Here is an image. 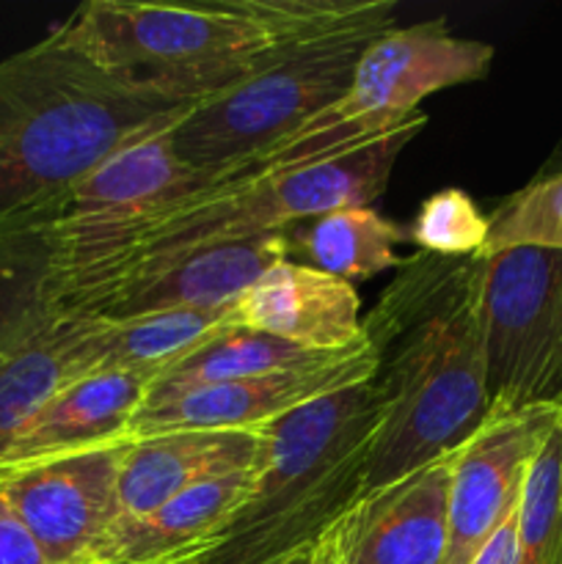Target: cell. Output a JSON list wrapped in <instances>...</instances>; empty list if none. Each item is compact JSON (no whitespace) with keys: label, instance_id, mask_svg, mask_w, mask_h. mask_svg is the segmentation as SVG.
Returning a JSON list of instances; mask_svg holds the SVG:
<instances>
[{"label":"cell","instance_id":"7402d4cb","mask_svg":"<svg viewBox=\"0 0 562 564\" xmlns=\"http://www.w3.org/2000/svg\"><path fill=\"white\" fill-rule=\"evenodd\" d=\"M406 240V231L372 207L331 209L287 231L290 257H301V264L353 286L386 270H400L406 259L397 246Z\"/></svg>","mask_w":562,"mask_h":564},{"label":"cell","instance_id":"277c9868","mask_svg":"<svg viewBox=\"0 0 562 564\" xmlns=\"http://www.w3.org/2000/svg\"><path fill=\"white\" fill-rule=\"evenodd\" d=\"M187 108L108 75L50 31L0 61V215L61 196Z\"/></svg>","mask_w":562,"mask_h":564},{"label":"cell","instance_id":"603a6c76","mask_svg":"<svg viewBox=\"0 0 562 564\" xmlns=\"http://www.w3.org/2000/svg\"><path fill=\"white\" fill-rule=\"evenodd\" d=\"M331 356H339V352H309L290 341L275 339V336L259 334V330L226 328L204 341L191 356L165 369L163 375H158L149 383L147 400L182 394V391L202 389V386L229 383V380L257 378V375L287 372V369L325 361Z\"/></svg>","mask_w":562,"mask_h":564},{"label":"cell","instance_id":"ba28073f","mask_svg":"<svg viewBox=\"0 0 562 564\" xmlns=\"http://www.w3.org/2000/svg\"><path fill=\"white\" fill-rule=\"evenodd\" d=\"M474 317L488 413L562 405V251L510 248L477 259Z\"/></svg>","mask_w":562,"mask_h":564},{"label":"cell","instance_id":"8992f818","mask_svg":"<svg viewBox=\"0 0 562 564\" xmlns=\"http://www.w3.org/2000/svg\"><path fill=\"white\" fill-rule=\"evenodd\" d=\"M395 0H380L364 20L306 39L226 91L191 105L169 130L174 152L213 185L240 176L259 154L345 97L367 44L395 28Z\"/></svg>","mask_w":562,"mask_h":564},{"label":"cell","instance_id":"5bb4252c","mask_svg":"<svg viewBox=\"0 0 562 564\" xmlns=\"http://www.w3.org/2000/svg\"><path fill=\"white\" fill-rule=\"evenodd\" d=\"M290 259L287 231L246 242L204 248L185 259L108 286L86 301L58 312L86 314L97 319H127L182 308H220L235 303L270 268Z\"/></svg>","mask_w":562,"mask_h":564},{"label":"cell","instance_id":"e0dca14e","mask_svg":"<svg viewBox=\"0 0 562 564\" xmlns=\"http://www.w3.org/2000/svg\"><path fill=\"white\" fill-rule=\"evenodd\" d=\"M152 378L136 372H97L66 386L36 413L0 457V468L53 460L91 446L130 438V422L147 400Z\"/></svg>","mask_w":562,"mask_h":564},{"label":"cell","instance_id":"2e32d148","mask_svg":"<svg viewBox=\"0 0 562 564\" xmlns=\"http://www.w3.org/2000/svg\"><path fill=\"white\" fill-rule=\"evenodd\" d=\"M259 430H180L130 438L119 468V518L158 510L174 496L257 466Z\"/></svg>","mask_w":562,"mask_h":564},{"label":"cell","instance_id":"44dd1931","mask_svg":"<svg viewBox=\"0 0 562 564\" xmlns=\"http://www.w3.org/2000/svg\"><path fill=\"white\" fill-rule=\"evenodd\" d=\"M226 328H237L235 303L220 308H182L127 319H97L91 339V375L136 372L154 380Z\"/></svg>","mask_w":562,"mask_h":564},{"label":"cell","instance_id":"52a82bcc","mask_svg":"<svg viewBox=\"0 0 562 564\" xmlns=\"http://www.w3.org/2000/svg\"><path fill=\"white\" fill-rule=\"evenodd\" d=\"M494 55L490 44L455 36L444 17L389 28L367 44L345 97L259 154L240 176L303 169L369 147L417 119L430 94L488 77Z\"/></svg>","mask_w":562,"mask_h":564},{"label":"cell","instance_id":"30bf717a","mask_svg":"<svg viewBox=\"0 0 562 564\" xmlns=\"http://www.w3.org/2000/svg\"><path fill=\"white\" fill-rule=\"evenodd\" d=\"M127 441L53 460L0 468V496L50 564H94L119 521V468Z\"/></svg>","mask_w":562,"mask_h":564},{"label":"cell","instance_id":"7a4b0ae2","mask_svg":"<svg viewBox=\"0 0 562 564\" xmlns=\"http://www.w3.org/2000/svg\"><path fill=\"white\" fill-rule=\"evenodd\" d=\"M380 0H88L53 28L94 66L174 102H202L284 50L353 25Z\"/></svg>","mask_w":562,"mask_h":564},{"label":"cell","instance_id":"6da1fadb","mask_svg":"<svg viewBox=\"0 0 562 564\" xmlns=\"http://www.w3.org/2000/svg\"><path fill=\"white\" fill-rule=\"evenodd\" d=\"M474 284L477 259L419 251L364 319L380 413L361 496L455 455L488 419Z\"/></svg>","mask_w":562,"mask_h":564},{"label":"cell","instance_id":"cb8c5ba5","mask_svg":"<svg viewBox=\"0 0 562 564\" xmlns=\"http://www.w3.org/2000/svg\"><path fill=\"white\" fill-rule=\"evenodd\" d=\"M518 564H562V441L560 424L529 466L516 510Z\"/></svg>","mask_w":562,"mask_h":564},{"label":"cell","instance_id":"83f0119b","mask_svg":"<svg viewBox=\"0 0 562 564\" xmlns=\"http://www.w3.org/2000/svg\"><path fill=\"white\" fill-rule=\"evenodd\" d=\"M468 564H518V543H516V512L496 529L494 538L479 549Z\"/></svg>","mask_w":562,"mask_h":564},{"label":"cell","instance_id":"7c38bea8","mask_svg":"<svg viewBox=\"0 0 562 564\" xmlns=\"http://www.w3.org/2000/svg\"><path fill=\"white\" fill-rule=\"evenodd\" d=\"M560 424V408L488 413L452 455L444 564H468L518 510L529 466Z\"/></svg>","mask_w":562,"mask_h":564},{"label":"cell","instance_id":"f1b7e54d","mask_svg":"<svg viewBox=\"0 0 562 564\" xmlns=\"http://www.w3.org/2000/svg\"><path fill=\"white\" fill-rule=\"evenodd\" d=\"M279 564H320V560H317V556H314V551L309 549V551H301V554L290 556V560L279 562Z\"/></svg>","mask_w":562,"mask_h":564},{"label":"cell","instance_id":"d6986e66","mask_svg":"<svg viewBox=\"0 0 562 564\" xmlns=\"http://www.w3.org/2000/svg\"><path fill=\"white\" fill-rule=\"evenodd\" d=\"M94 330L97 317L55 308L0 356V457L50 400L91 375Z\"/></svg>","mask_w":562,"mask_h":564},{"label":"cell","instance_id":"8fae6325","mask_svg":"<svg viewBox=\"0 0 562 564\" xmlns=\"http://www.w3.org/2000/svg\"><path fill=\"white\" fill-rule=\"evenodd\" d=\"M378 350L367 336H361V341L350 350L309 367L202 386L160 400H143L130 422V438L180 433V430H262L264 424L320 397L367 383L378 375Z\"/></svg>","mask_w":562,"mask_h":564},{"label":"cell","instance_id":"484cf974","mask_svg":"<svg viewBox=\"0 0 562 564\" xmlns=\"http://www.w3.org/2000/svg\"><path fill=\"white\" fill-rule=\"evenodd\" d=\"M408 240L424 253L446 259H477L488 240V215L461 187H444L424 198Z\"/></svg>","mask_w":562,"mask_h":564},{"label":"cell","instance_id":"4316f807","mask_svg":"<svg viewBox=\"0 0 562 564\" xmlns=\"http://www.w3.org/2000/svg\"><path fill=\"white\" fill-rule=\"evenodd\" d=\"M0 564H50L3 496H0Z\"/></svg>","mask_w":562,"mask_h":564},{"label":"cell","instance_id":"4dcf8cb0","mask_svg":"<svg viewBox=\"0 0 562 564\" xmlns=\"http://www.w3.org/2000/svg\"><path fill=\"white\" fill-rule=\"evenodd\" d=\"M560 441H562V405H560Z\"/></svg>","mask_w":562,"mask_h":564},{"label":"cell","instance_id":"ffe728a7","mask_svg":"<svg viewBox=\"0 0 562 564\" xmlns=\"http://www.w3.org/2000/svg\"><path fill=\"white\" fill-rule=\"evenodd\" d=\"M58 196L0 215V356L55 312Z\"/></svg>","mask_w":562,"mask_h":564},{"label":"cell","instance_id":"f546056e","mask_svg":"<svg viewBox=\"0 0 562 564\" xmlns=\"http://www.w3.org/2000/svg\"><path fill=\"white\" fill-rule=\"evenodd\" d=\"M165 564H196V560H180V562H165Z\"/></svg>","mask_w":562,"mask_h":564},{"label":"cell","instance_id":"ac0fdd59","mask_svg":"<svg viewBox=\"0 0 562 564\" xmlns=\"http://www.w3.org/2000/svg\"><path fill=\"white\" fill-rule=\"evenodd\" d=\"M251 471L209 479L174 496L158 510L119 518L99 543L94 564H165L198 560L226 527L251 485Z\"/></svg>","mask_w":562,"mask_h":564},{"label":"cell","instance_id":"d4e9b609","mask_svg":"<svg viewBox=\"0 0 562 564\" xmlns=\"http://www.w3.org/2000/svg\"><path fill=\"white\" fill-rule=\"evenodd\" d=\"M510 248L562 251V171L529 182L488 215V240L477 259Z\"/></svg>","mask_w":562,"mask_h":564},{"label":"cell","instance_id":"9a60e30c","mask_svg":"<svg viewBox=\"0 0 562 564\" xmlns=\"http://www.w3.org/2000/svg\"><path fill=\"white\" fill-rule=\"evenodd\" d=\"M235 325L309 352H342L364 336L361 297L347 281L287 259L237 297Z\"/></svg>","mask_w":562,"mask_h":564},{"label":"cell","instance_id":"3957f363","mask_svg":"<svg viewBox=\"0 0 562 564\" xmlns=\"http://www.w3.org/2000/svg\"><path fill=\"white\" fill-rule=\"evenodd\" d=\"M428 124L419 113L391 135L342 158L292 171L237 176L176 198L116 237L91 262L55 281V308H69L108 286L185 259L204 248L290 231L342 207H372L383 196L402 149Z\"/></svg>","mask_w":562,"mask_h":564},{"label":"cell","instance_id":"4fadbf2b","mask_svg":"<svg viewBox=\"0 0 562 564\" xmlns=\"http://www.w3.org/2000/svg\"><path fill=\"white\" fill-rule=\"evenodd\" d=\"M452 455L353 501L312 545L320 564H444Z\"/></svg>","mask_w":562,"mask_h":564},{"label":"cell","instance_id":"5b68a950","mask_svg":"<svg viewBox=\"0 0 562 564\" xmlns=\"http://www.w3.org/2000/svg\"><path fill=\"white\" fill-rule=\"evenodd\" d=\"M378 413L372 378L264 424L248 494L196 564H279L312 549L361 499Z\"/></svg>","mask_w":562,"mask_h":564},{"label":"cell","instance_id":"9c48e42d","mask_svg":"<svg viewBox=\"0 0 562 564\" xmlns=\"http://www.w3.org/2000/svg\"><path fill=\"white\" fill-rule=\"evenodd\" d=\"M169 130L127 143L61 193L55 215V281L91 262L154 209L213 185L207 174L182 163L171 147Z\"/></svg>","mask_w":562,"mask_h":564}]
</instances>
